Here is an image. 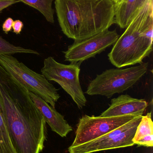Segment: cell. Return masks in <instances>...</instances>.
Returning a JSON list of instances; mask_svg holds the SVG:
<instances>
[{
    "mask_svg": "<svg viewBox=\"0 0 153 153\" xmlns=\"http://www.w3.org/2000/svg\"><path fill=\"white\" fill-rule=\"evenodd\" d=\"M0 108L16 153H40L46 122L28 91L0 65Z\"/></svg>",
    "mask_w": 153,
    "mask_h": 153,
    "instance_id": "6da1fadb",
    "label": "cell"
},
{
    "mask_svg": "<svg viewBox=\"0 0 153 153\" xmlns=\"http://www.w3.org/2000/svg\"><path fill=\"white\" fill-rule=\"evenodd\" d=\"M62 31L75 41L107 30L115 23V4L111 0H55Z\"/></svg>",
    "mask_w": 153,
    "mask_h": 153,
    "instance_id": "7a4b0ae2",
    "label": "cell"
},
{
    "mask_svg": "<svg viewBox=\"0 0 153 153\" xmlns=\"http://www.w3.org/2000/svg\"><path fill=\"white\" fill-rule=\"evenodd\" d=\"M153 0H146L108 54L118 68L142 64L153 50Z\"/></svg>",
    "mask_w": 153,
    "mask_h": 153,
    "instance_id": "3957f363",
    "label": "cell"
},
{
    "mask_svg": "<svg viewBox=\"0 0 153 153\" xmlns=\"http://www.w3.org/2000/svg\"><path fill=\"white\" fill-rule=\"evenodd\" d=\"M149 64L126 69H111L99 74L91 81L85 93L90 95H100L110 98L132 87L148 71Z\"/></svg>",
    "mask_w": 153,
    "mask_h": 153,
    "instance_id": "277c9868",
    "label": "cell"
},
{
    "mask_svg": "<svg viewBox=\"0 0 153 153\" xmlns=\"http://www.w3.org/2000/svg\"><path fill=\"white\" fill-rule=\"evenodd\" d=\"M0 65L28 91L38 95L55 108L60 95L43 74L31 70L12 55L0 56Z\"/></svg>",
    "mask_w": 153,
    "mask_h": 153,
    "instance_id": "5b68a950",
    "label": "cell"
},
{
    "mask_svg": "<svg viewBox=\"0 0 153 153\" xmlns=\"http://www.w3.org/2000/svg\"><path fill=\"white\" fill-rule=\"evenodd\" d=\"M80 63L65 65L49 56L44 60L41 72L48 80L54 81L61 86L79 108L86 105L87 100L80 82Z\"/></svg>",
    "mask_w": 153,
    "mask_h": 153,
    "instance_id": "8992f818",
    "label": "cell"
},
{
    "mask_svg": "<svg viewBox=\"0 0 153 153\" xmlns=\"http://www.w3.org/2000/svg\"><path fill=\"white\" fill-rule=\"evenodd\" d=\"M143 116L135 117L119 127L101 137L68 148L70 153H92L134 145L133 138Z\"/></svg>",
    "mask_w": 153,
    "mask_h": 153,
    "instance_id": "52a82bcc",
    "label": "cell"
},
{
    "mask_svg": "<svg viewBox=\"0 0 153 153\" xmlns=\"http://www.w3.org/2000/svg\"><path fill=\"white\" fill-rule=\"evenodd\" d=\"M137 116L102 117L84 115L79 120L74 141L70 146L74 147L93 141L119 127Z\"/></svg>",
    "mask_w": 153,
    "mask_h": 153,
    "instance_id": "ba28073f",
    "label": "cell"
},
{
    "mask_svg": "<svg viewBox=\"0 0 153 153\" xmlns=\"http://www.w3.org/2000/svg\"><path fill=\"white\" fill-rule=\"evenodd\" d=\"M119 37L116 30H107L88 38L75 41L64 52L65 61L81 64L113 45Z\"/></svg>",
    "mask_w": 153,
    "mask_h": 153,
    "instance_id": "9c48e42d",
    "label": "cell"
},
{
    "mask_svg": "<svg viewBox=\"0 0 153 153\" xmlns=\"http://www.w3.org/2000/svg\"><path fill=\"white\" fill-rule=\"evenodd\" d=\"M29 93L46 123H47L53 132L63 137L72 131V128L65 119L64 116L57 111L55 108L37 94L31 92Z\"/></svg>",
    "mask_w": 153,
    "mask_h": 153,
    "instance_id": "30bf717a",
    "label": "cell"
},
{
    "mask_svg": "<svg viewBox=\"0 0 153 153\" xmlns=\"http://www.w3.org/2000/svg\"><path fill=\"white\" fill-rule=\"evenodd\" d=\"M147 106L148 103L144 100L132 98L128 94H123L112 99L109 108L103 111L100 116H143Z\"/></svg>",
    "mask_w": 153,
    "mask_h": 153,
    "instance_id": "8fae6325",
    "label": "cell"
},
{
    "mask_svg": "<svg viewBox=\"0 0 153 153\" xmlns=\"http://www.w3.org/2000/svg\"><path fill=\"white\" fill-rule=\"evenodd\" d=\"M146 1L121 0L115 6V23L121 28H126Z\"/></svg>",
    "mask_w": 153,
    "mask_h": 153,
    "instance_id": "7c38bea8",
    "label": "cell"
},
{
    "mask_svg": "<svg viewBox=\"0 0 153 153\" xmlns=\"http://www.w3.org/2000/svg\"><path fill=\"white\" fill-rule=\"evenodd\" d=\"M133 141L135 145L139 146L153 147V123L151 112L142 117Z\"/></svg>",
    "mask_w": 153,
    "mask_h": 153,
    "instance_id": "4fadbf2b",
    "label": "cell"
},
{
    "mask_svg": "<svg viewBox=\"0 0 153 153\" xmlns=\"http://www.w3.org/2000/svg\"><path fill=\"white\" fill-rule=\"evenodd\" d=\"M25 4L36 9L48 22H54V10L52 7L54 0H19Z\"/></svg>",
    "mask_w": 153,
    "mask_h": 153,
    "instance_id": "5bb4252c",
    "label": "cell"
},
{
    "mask_svg": "<svg viewBox=\"0 0 153 153\" xmlns=\"http://www.w3.org/2000/svg\"><path fill=\"white\" fill-rule=\"evenodd\" d=\"M16 53L40 55V53L35 50L14 45L0 36V56L12 55Z\"/></svg>",
    "mask_w": 153,
    "mask_h": 153,
    "instance_id": "9a60e30c",
    "label": "cell"
},
{
    "mask_svg": "<svg viewBox=\"0 0 153 153\" xmlns=\"http://www.w3.org/2000/svg\"><path fill=\"white\" fill-rule=\"evenodd\" d=\"M20 2L19 0H0V13L5 8Z\"/></svg>",
    "mask_w": 153,
    "mask_h": 153,
    "instance_id": "2e32d148",
    "label": "cell"
},
{
    "mask_svg": "<svg viewBox=\"0 0 153 153\" xmlns=\"http://www.w3.org/2000/svg\"><path fill=\"white\" fill-rule=\"evenodd\" d=\"M13 21H14L12 18H9L4 22L2 25V29L5 34H8L11 30Z\"/></svg>",
    "mask_w": 153,
    "mask_h": 153,
    "instance_id": "e0dca14e",
    "label": "cell"
},
{
    "mask_svg": "<svg viewBox=\"0 0 153 153\" xmlns=\"http://www.w3.org/2000/svg\"><path fill=\"white\" fill-rule=\"evenodd\" d=\"M23 27V22L19 20H16L13 21L12 28L13 29V32L17 35L21 33Z\"/></svg>",
    "mask_w": 153,
    "mask_h": 153,
    "instance_id": "ac0fdd59",
    "label": "cell"
},
{
    "mask_svg": "<svg viewBox=\"0 0 153 153\" xmlns=\"http://www.w3.org/2000/svg\"><path fill=\"white\" fill-rule=\"evenodd\" d=\"M111 1L114 3L115 6V5H117L121 1V0H111Z\"/></svg>",
    "mask_w": 153,
    "mask_h": 153,
    "instance_id": "d6986e66",
    "label": "cell"
}]
</instances>
